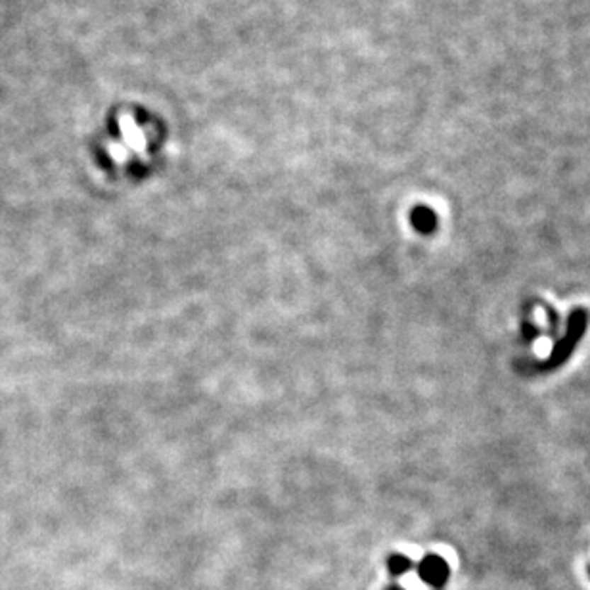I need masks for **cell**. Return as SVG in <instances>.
Wrapping results in <instances>:
<instances>
[{
	"label": "cell",
	"mask_w": 590,
	"mask_h": 590,
	"mask_svg": "<svg viewBox=\"0 0 590 590\" xmlns=\"http://www.w3.org/2000/svg\"><path fill=\"white\" fill-rule=\"evenodd\" d=\"M589 326V312L584 309H575L567 317V328L562 337H558V341L552 347L550 355L543 363V370H556L571 357V353L575 351L577 344L581 341V337L584 336Z\"/></svg>",
	"instance_id": "6da1fadb"
},
{
	"label": "cell",
	"mask_w": 590,
	"mask_h": 590,
	"mask_svg": "<svg viewBox=\"0 0 590 590\" xmlns=\"http://www.w3.org/2000/svg\"><path fill=\"white\" fill-rule=\"evenodd\" d=\"M416 569H418V577L426 584H429L431 589H441V586H445V583L448 581V575H450L448 564L441 556H437V554H428V556L418 564Z\"/></svg>",
	"instance_id": "7a4b0ae2"
},
{
	"label": "cell",
	"mask_w": 590,
	"mask_h": 590,
	"mask_svg": "<svg viewBox=\"0 0 590 590\" xmlns=\"http://www.w3.org/2000/svg\"><path fill=\"white\" fill-rule=\"evenodd\" d=\"M412 225L418 232L431 234L437 228V215L433 209L420 205L412 211Z\"/></svg>",
	"instance_id": "3957f363"
},
{
	"label": "cell",
	"mask_w": 590,
	"mask_h": 590,
	"mask_svg": "<svg viewBox=\"0 0 590 590\" xmlns=\"http://www.w3.org/2000/svg\"><path fill=\"white\" fill-rule=\"evenodd\" d=\"M410 567H412V562L402 554H391L390 560H387V569L393 577H401Z\"/></svg>",
	"instance_id": "277c9868"
},
{
	"label": "cell",
	"mask_w": 590,
	"mask_h": 590,
	"mask_svg": "<svg viewBox=\"0 0 590 590\" xmlns=\"http://www.w3.org/2000/svg\"><path fill=\"white\" fill-rule=\"evenodd\" d=\"M538 336H540V330H538V326L535 324V322L526 320V322L521 324V337H523V341L533 344L535 339H538Z\"/></svg>",
	"instance_id": "5b68a950"
},
{
	"label": "cell",
	"mask_w": 590,
	"mask_h": 590,
	"mask_svg": "<svg viewBox=\"0 0 590 590\" xmlns=\"http://www.w3.org/2000/svg\"><path fill=\"white\" fill-rule=\"evenodd\" d=\"M546 318H548V324H550V334L552 336H556L560 328L558 311H556V309H552V307H546Z\"/></svg>",
	"instance_id": "8992f818"
},
{
	"label": "cell",
	"mask_w": 590,
	"mask_h": 590,
	"mask_svg": "<svg viewBox=\"0 0 590 590\" xmlns=\"http://www.w3.org/2000/svg\"><path fill=\"white\" fill-rule=\"evenodd\" d=\"M385 590H402L401 586H397V584H391L390 589H385Z\"/></svg>",
	"instance_id": "52a82bcc"
}]
</instances>
